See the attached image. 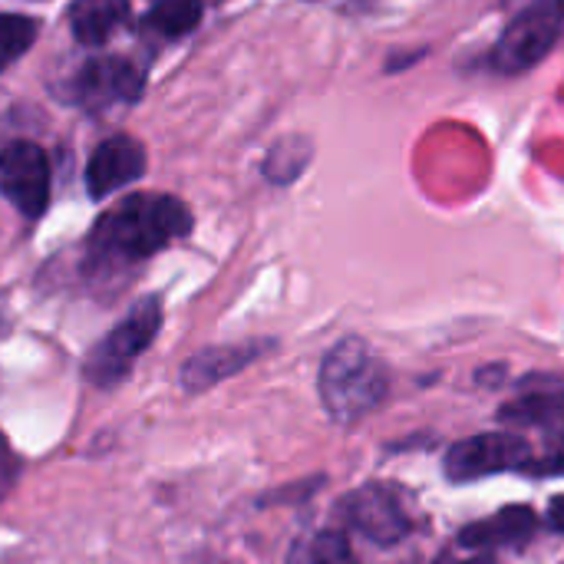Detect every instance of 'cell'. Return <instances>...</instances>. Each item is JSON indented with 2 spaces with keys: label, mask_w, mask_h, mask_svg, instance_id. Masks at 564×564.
<instances>
[{
  "label": "cell",
  "mask_w": 564,
  "mask_h": 564,
  "mask_svg": "<svg viewBox=\"0 0 564 564\" xmlns=\"http://www.w3.org/2000/svg\"><path fill=\"white\" fill-rule=\"evenodd\" d=\"M271 344H261V340H251V344H225V347H208V350H198L185 367H182V387L198 393V390H208L235 373H241L248 364H254Z\"/></svg>",
  "instance_id": "cell-10"
},
{
  "label": "cell",
  "mask_w": 564,
  "mask_h": 564,
  "mask_svg": "<svg viewBox=\"0 0 564 564\" xmlns=\"http://www.w3.org/2000/svg\"><path fill=\"white\" fill-rule=\"evenodd\" d=\"M0 192L26 218H40L50 202V159L33 142L0 149Z\"/></svg>",
  "instance_id": "cell-7"
},
{
  "label": "cell",
  "mask_w": 564,
  "mask_h": 564,
  "mask_svg": "<svg viewBox=\"0 0 564 564\" xmlns=\"http://www.w3.org/2000/svg\"><path fill=\"white\" fill-rule=\"evenodd\" d=\"M532 476H564V433H558L549 446V453L525 466Z\"/></svg>",
  "instance_id": "cell-18"
},
{
  "label": "cell",
  "mask_w": 564,
  "mask_h": 564,
  "mask_svg": "<svg viewBox=\"0 0 564 564\" xmlns=\"http://www.w3.org/2000/svg\"><path fill=\"white\" fill-rule=\"evenodd\" d=\"M142 93V73L119 56L89 59L76 76V99L89 109H106L112 102H135Z\"/></svg>",
  "instance_id": "cell-8"
},
{
  "label": "cell",
  "mask_w": 564,
  "mask_h": 564,
  "mask_svg": "<svg viewBox=\"0 0 564 564\" xmlns=\"http://www.w3.org/2000/svg\"><path fill=\"white\" fill-rule=\"evenodd\" d=\"M162 327V301L142 297L132 304V311L89 350L86 357V377L93 387L109 390L129 377L135 360L149 350Z\"/></svg>",
  "instance_id": "cell-5"
},
{
  "label": "cell",
  "mask_w": 564,
  "mask_h": 564,
  "mask_svg": "<svg viewBox=\"0 0 564 564\" xmlns=\"http://www.w3.org/2000/svg\"><path fill=\"white\" fill-rule=\"evenodd\" d=\"M337 516L347 532L373 542V545H397L416 529V502L397 482H367L354 489L340 506Z\"/></svg>",
  "instance_id": "cell-4"
},
{
  "label": "cell",
  "mask_w": 564,
  "mask_h": 564,
  "mask_svg": "<svg viewBox=\"0 0 564 564\" xmlns=\"http://www.w3.org/2000/svg\"><path fill=\"white\" fill-rule=\"evenodd\" d=\"M549 529L564 532V496H558V499L549 506Z\"/></svg>",
  "instance_id": "cell-19"
},
{
  "label": "cell",
  "mask_w": 564,
  "mask_h": 564,
  "mask_svg": "<svg viewBox=\"0 0 564 564\" xmlns=\"http://www.w3.org/2000/svg\"><path fill=\"white\" fill-rule=\"evenodd\" d=\"M192 231L188 208L172 195H129L99 218L89 238L96 261H142Z\"/></svg>",
  "instance_id": "cell-1"
},
{
  "label": "cell",
  "mask_w": 564,
  "mask_h": 564,
  "mask_svg": "<svg viewBox=\"0 0 564 564\" xmlns=\"http://www.w3.org/2000/svg\"><path fill=\"white\" fill-rule=\"evenodd\" d=\"M198 20H202V0H159L145 13L142 26L162 40H175V36L192 33Z\"/></svg>",
  "instance_id": "cell-14"
},
{
  "label": "cell",
  "mask_w": 564,
  "mask_h": 564,
  "mask_svg": "<svg viewBox=\"0 0 564 564\" xmlns=\"http://www.w3.org/2000/svg\"><path fill=\"white\" fill-rule=\"evenodd\" d=\"M291 564H354V552L344 532H317L294 549Z\"/></svg>",
  "instance_id": "cell-16"
},
{
  "label": "cell",
  "mask_w": 564,
  "mask_h": 564,
  "mask_svg": "<svg viewBox=\"0 0 564 564\" xmlns=\"http://www.w3.org/2000/svg\"><path fill=\"white\" fill-rule=\"evenodd\" d=\"M33 40H36V20L3 13L0 17V69L17 63L33 46Z\"/></svg>",
  "instance_id": "cell-17"
},
{
  "label": "cell",
  "mask_w": 564,
  "mask_h": 564,
  "mask_svg": "<svg viewBox=\"0 0 564 564\" xmlns=\"http://www.w3.org/2000/svg\"><path fill=\"white\" fill-rule=\"evenodd\" d=\"M509 23L492 46V69L525 73L558 43L564 26V0H506Z\"/></svg>",
  "instance_id": "cell-3"
},
{
  "label": "cell",
  "mask_w": 564,
  "mask_h": 564,
  "mask_svg": "<svg viewBox=\"0 0 564 564\" xmlns=\"http://www.w3.org/2000/svg\"><path fill=\"white\" fill-rule=\"evenodd\" d=\"M539 529V516L529 506L502 509L499 516L486 522H473L459 532V545L466 549H499V545H519L532 539Z\"/></svg>",
  "instance_id": "cell-11"
},
{
  "label": "cell",
  "mask_w": 564,
  "mask_h": 564,
  "mask_svg": "<svg viewBox=\"0 0 564 564\" xmlns=\"http://www.w3.org/2000/svg\"><path fill=\"white\" fill-rule=\"evenodd\" d=\"M311 162V142L301 139V135H288L281 139L271 152H268V162H264V175L274 182V185H288L294 182Z\"/></svg>",
  "instance_id": "cell-15"
},
{
  "label": "cell",
  "mask_w": 564,
  "mask_h": 564,
  "mask_svg": "<svg viewBox=\"0 0 564 564\" xmlns=\"http://www.w3.org/2000/svg\"><path fill=\"white\" fill-rule=\"evenodd\" d=\"M129 20V0H76L69 23L83 46H102Z\"/></svg>",
  "instance_id": "cell-12"
},
{
  "label": "cell",
  "mask_w": 564,
  "mask_h": 564,
  "mask_svg": "<svg viewBox=\"0 0 564 564\" xmlns=\"http://www.w3.org/2000/svg\"><path fill=\"white\" fill-rule=\"evenodd\" d=\"M321 403L327 416L340 426H354L367 420L390 393V370L380 354L360 340L344 337L321 364Z\"/></svg>",
  "instance_id": "cell-2"
},
{
  "label": "cell",
  "mask_w": 564,
  "mask_h": 564,
  "mask_svg": "<svg viewBox=\"0 0 564 564\" xmlns=\"http://www.w3.org/2000/svg\"><path fill=\"white\" fill-rule=\"evenodd\" d=\"M469 564H492V562H486V558H479V562H469Z\"/></svg>",
  "instance_id": "cell-20"
},
{
  "label": "cell",
  "mask_w": 564,
  "mask_h": 564,
  "mask_svg": "<svg viewBox=\"0 0 564 564\" xmlns=\"http://www.w3.org/2000/svg\"><path fill=\"white\" fill-rule=\"evenodd\" d=\"M529 443L522 436L512 433H482V436H469L463 443H456L446 453V479L449 482H476L496 473H509V469H525L529 466Z\"/></svg>",
  "instance_id": "cell-6"
},
{
  "label": "cell",
  "mask_w": 564,
  "mask_h": 564,
  "mask_svg": "<svg viewBox=\"0 0 564 564\" xmlns=\"http://www.w3.org/2000/svg\"><path fill=\"white\" fill-rule=\"evenodd\" d=\"M502 423L564 433V393H532L502 406Z\"/></svg>",
  "instance_id": "cell-13"
},
{
  "label": "cell",
  "mask_w": 564,
  "mask_h": 564,
  "mask_svg": "<svg viewBox=\"0 0 564 564\" xmlns=\"http://www.w3.org/2000/svg\"><path fill=\"white\" fill-rule=\"evenodd\" d=\"M145 172V149L132 135H112L93 149V159L86 165V185L93 198H106Z\"/></svg>",
  "instance_id": "cell-9"
}]
</instances>
